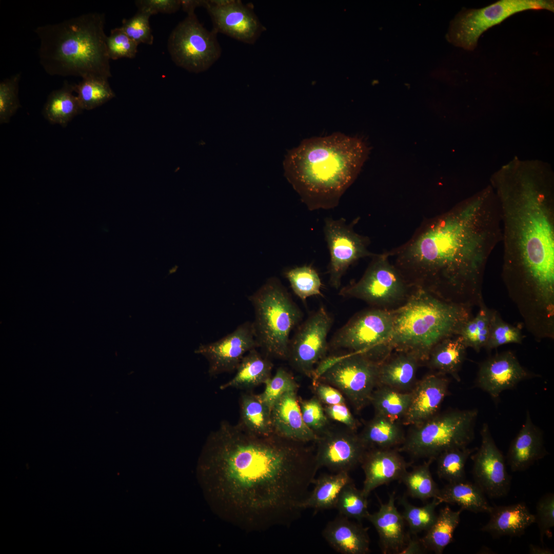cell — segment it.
<instances>
[{
	"instance_id": "cell-30",
	"label": "cell",
	"mask_w": 554,
	"mask_h": 554,
	"mask_svg": "<svg viewBox=\"0 0 554 554\" xmlns=\"http://www.w3.org/2000/svg\"><path fill=\"white\" fill-rule=\"evenodd\" d=\"M273 363L268 357L254 348L243 358L235 375L220 386V390L228 388L249 389L265 383L271 377Z\"/></svg>"
},
{
	"instance_id": "cell-14",
	"label": "cell",
	"mask_w": 554,
	"mask_h": 554,
	"mask_svg": "<svg viewBox=\"0 0 554 554\" xmlns=\"http://www.w3.org/2000/svg\"><path fill=\"white\" fill-rule=\"evenodd\" d=\"M332 323V316L321 307L298 327L290 340L287 359L296 371L313 377L315 366L329 349L327 337Z\"/></svg>"
},
{
	"instance_id": "cell-39",
	"label": "cell",
	"mask_w": 554,
	"mask_h": 554,
	"mask_svg": "<svg viewBox=\"0 0 554 554\" xmlns=\"http://www.w3.org/2000/svg\"><path fill=\"white\" fill-rule=\"evenodd\" d=\"M73 88L83 110L93 109L115 96L108 80L83 78L78 83L73 84Z\"/></svg>"
},
{
	"instance_id": "cell-25",
	"label": "cell",
	"mask_w": 554,
	"mask_h": 554,
	"mask_svg": "<svg viewBox=\"0 0 554 554\" xmlns=\"http://www.w3.org/2000/svg\"><path fill=\"white\" fill-rule=\"evenodd\" d=\"M543 432L532 422L528 411L525 421L512 441L507 455L512 471L525 470L546 454Z\"/></svg>"
},
{
	"instance_id": "cell-42",
	"label": "cell",
	"mask_w": 554,
	"mask_h": 554,
	"mask_svg": "<svg viewBox=\"0 0 554 554\" xmlns=\"http://www.w3.org/2000/svg\"><path fill=\"white\" fill-rule=\"evenodd\" d=\"M399 503L403 507L401 515L412 534L427 531L430 527L437 517L436 508L441 503L434 498L426 505L418 507L410 504L405 496L399 498Z\"/></svg>"
},
{
	"instance_id": "cell-19",
	"label": "cell",
	"mask_w": 554,
	"mask_h": 554,
	"mask_svg": "<svg viewBox=\"0 0 554 554\" xmlns=\"http://www.w3.org/2000/svg\"><path fill=\"white\" fill-rule=\"evenodd\" d=\"M258 348L252 322L246 321L233 331L213 342L201 344L195 353L208 363V373L215 376L236 370L243 358Z\"/></svg>"
},
{
	"instance_id": "cell-24",
	"label": "cell",
	"mask_w": 554,
	"mask_h": 554,
	"mask_svg": "<svg viewBox=\"0 0 554 554\" xmlns=\"http://www.w3.org/2000/svg\"><path fill=\"white\" fill-rule=\"evenodd\" d=\"M395 499L394 491L389 493L387 502H380L379 510L369 513L366 518L375 528L382 552L384 554H399L408 537L405 532V522L395 505Z\"/></svg>"
},
{
	"instance_id": "cell-28",
	"label": "cell",
	"mask_w": 554,
	"mask_h": 554,
	"mask_svg": "<svg viewBox=\"0 0 554 554\" xmlns=\"http://www.w3.org/2000/svg\"><path fill=\"white\" fill-rule=\"evenodd\" d=\"M490 518L481 531L494 536H520L535 523V516L524 503L492 507Z\"/></svg>"
},
{
	"instance_id": "cell-27",
	"label": "cell",
	"mask_w": 554,
	"mask_h": 554,
	"mask_svg": "<svg viewBox=\"0 0 554 554\" xmlns=\"http://www.w3.org/2000/svg\"><path fill=\"white\" fill-rule=\"evenodd\" d=\"M379 366L378 386L403 392L410 391L416 384L417 372L422 362L414 353L395 351Z\"/></svg>"
},
{
	"instance_id": "cell-15",
	"label": "cell",
	"mask_w": 554,
	"mask_h": 554,
	"mask_svg": "<svg viewBox=\"0 0 554 554\" xmlns=\"http://www.w3.org/2000/svg\"><path fill=\"white\" fill-rule=\"evenodd\" d=\"M353 225L343 218L328 217L324 221V234L330 253L329 282L336 289L350 265L361 258L375 255L367 248V238L355 232Z\"/></svg>"
},
{
	"instance_id": "cell-5",
	"label": "cell",
	"mask_w": 554,
	"mask_h": 554,
	"mask_svg": "<svg viewBox=\"0 0 554 554\" xmlns=\"http://www.w3.org/2000/svg\"><path fill=\"white\" fill-rule=\"evenodd\" d=\"M105 14L89 13L37 27L41 65L50 75L108 80L111 76Z\"/></svg>"
},
{
	"instance_id": "cell-49",
	"label": "cell",
	"mask_w": 554,
	"mask_h": 554,
	"mask_svg": "<svg viewBox=\"0 0 554 554\" xmlns=\"http://www.w3.org/2000/svg\"><path fill=\"white\" fill-rule=\"evenodd\" d=\"M299 405L304 422L318 436L330 425L328 418L318 398L302 400Z\"/></svg>"
},
{
	"instance_id": "cell-52",
	"label": "cell",
	"mask_w": 554,
	"mask_h": 554,
	"mask_svg": "<svg viewBox=\"0 0 554 554\" xmlns=\"http://www.w3.org/2000/svg\"><path fill=\"white\" fill-rule=\"evenodd\" d=\"M324 408L328 418L338 422L349 429L356 431L358 423L346 403L326 405Z\"/></svg>"
},
{
	"instance_id": "cell-10",
	"label": "cell",
	"mask_w": 554,
	"mask_h": 554,
	"mask_svg": "<svg viewBox=\"0 0 554 554\" xmlns=\"http://www.w3.org/2000/svg\"><path fill=\"white\" fill-rule=\"evenodd\" d=\"M380 365L363 353L350 352L323 364L313 378L338 389L359 411L370 403L378 385Z\"/></svg>"
},
{
	"instance_id": "cell-34",
	"label": "cell",
	"mask_w": 554,
	"mask_h": 554,
	"mask_svg": "<svg viewBox=\"0 0 554 554\" xmlns=\"http://www.w3.org/2000/svg\"><path fill=\"white\" fill-rule=\"evenodd\" d=\"M73 84L65 81L58 89L48 95L43 109L44 117L51 124L66 126L74 116L83 111L76 95L73 94Z\"/></svg>"
},
{
	"instance_id": "cell-36",
	"label": "cell",
	"mask_w": 554,
	"mask_h": 554,
	"mask_svg": "<svg viewBox=\"0 0 554 554\" xmlns=\"http://www.w3.org/2000/svg\"><path fill=\"white\" fill-rule=\"evenodd\" d=\"M463 510L461 508L454 511L448 506L440 510L435 521L421 539L427 550L437 554L443 553L445 547L453 540V533L460 523V515Z\"/></svg>"
},
{
	"instance_id": "cell-8",
	"label": "cell",
	"mask_w": 554,
	"mask_h": 554,
	"mask_svg": "<svg viewBox=\"0 0 554 554\" xmlns=\"http://www.w3.org/2000/svg\"><path fill=\"white\" fill-rule=\"evenodd\" d=\"M476 409L452 410L437 414L412 428L399 448L416 458L435 460L442 452L467 447L474 438Z\"/></svg>"
},
{
	"instance_id": "cell-32",
	"label": "cell",
	"mask_w": 554,
	"mask_h": 554,
	"mask_svg": "<svg viewBox=\"0 0 554 554\" xmlns=\"http://www.w3.org/2000/svg\"><path fill=\"white\" fill-rule=\"evenodd\" d=\"M349 472L324 474L314 479L312 491L302 504V508L315 511L334 508L338 496L347 484L352 482Z\"/></svg>"
},
{
	"instance_id": "cell-13",
	"label": "cell",
	"mask_w": 554,
	"mask_h": 554,
	"mask_svg": "<svg viewBox=\"0 0 554 554\" xmlns=\"http://www.w3.org/2000/svg\"><path fill=\"white\" fill-rule=\"evenodd\" d=\"M213 29L209 31L194 12L180 22L171 32L167 48L174 63L195 73L206 71L221 57L222 48Z\"/></svg>"
},
{
	"instance_id": "cell-44",
	"label": "cell",
	"mask_w": 554,
	"mask_h": 554,
	"mask_svg": "<svg viewBox=\"0 0 554 554\" xmlns=\"http://www.w3.org/2000/svg\"><path fill=\"white\" fill-rule=\"evenodd\" d=\"M523 339L520 328L504 321L498 312L492 310L486 349L491 350L510 343L521 344Z\"/></svg>"
},
{
	"instance_id": "cell-18",
	"label": "cell",
	"mask_w": 554,
	"mask_h": 554,
	"mask_svg": "<svg viewBox=\"0 0 554 554\" xmlns=\"http://www.w3.org/2000/svg\"><path fill=\"white\" fill-rule=\"evenodd\" d=\"M480 434V446L471 456L475 483L491 498L505 496L510 488V478L504 457L497 446L487 423L483 424Z\"/></svg>"
},
{
	"instance_id": "cell-22",
	"label": "cell",
	"mask_w": 554,
	"mask_h": 554,
	"mask_svg": "<svg viewBox=\"0 0 554 554\" xmlns=\"http://www.w3.org/2000/svg\"><path fill=\"white\" fill-rule=\"evenodd\" d=\"M361 465L365 475L362 491L366 497L378 487L400 480L408 467L399 450L392 448L368 449Z\"/></svg>"
},
{
	"instance_id": "cell-17",
	"label": "cell",
	"mask_w": 554,
	"mask_h": 554,
	"mask_svg": "<svg viewBox=\"0 0 554 554\" xmlns=\"http://www.w3.org/2000/svg\"><path fill=\"white\" fill-rule=\"evenodd\" d=\"M315 457L319 468L348 472L361 464L368 448L359 434L344 427L329 425L318 435Z\"/></svg>"
},
{
	"instance_id": "cell-1",
	"label": "cell",
	"mask_w": 554,
	"mask_h": 554,
	"mask_svg": "<svg viewBox=\"0 0 554 554\" xmlns=\"http://www.w3.org/2000/svg\"><path fill=\"white\" fill-rule=\"evenodd\" d=\"M203 465L212 502L263 527L300 518L319 469L308 443L256 434L225 421L208 438Z\"/></svg>"
},
{
	"instance_id": "cell-21",
	"label": "cell",
	"mask_w": 554,
	"mask_h": 554,
	"mask_svg": "<svg viewBox=\"0 0 554 554\" xmlns=\"http://www.w3.org/2000/svg\"><path fill=\"white\" fill-rule=\"evenodd\" d=\"M449 384L444 375L437 373L416 383L411 390L410 403L403 423L414 426L435 416L448 394Z\"/></svg>"
},
{
	"instance_id": "cell-45",
	"label": "cell",
	"mask_w": 554,
	"mask_h": 554,
	"mask_svg": "<svg viewBox=\"0 0 554 554\" xmlns=\"http://www.w3.org/2000/svg\"><path fill=\"white\" fill-rule=\"evenodd\" d=\"M265 388L259 395L271 409L274 403L285 393L297 391L299 385L293 375L285 369L279 368L274 376L265 383Z\"/></svg>"
},
{
	"instance_id": "cell-12",
	"label": "cell",
	"mask_w": 554,
	"mask_h": 554,
	"mask_svg": "<svg viewBox=\"0 0 554 554\" xmlns=\"http://www.w3.org/2000/svg\"><path fill=\"white\" fill-rule=\"evenodd\" d=\"M529 10L553 12L554 2L547 0H501L480 9L460 11L450 23L446 38L456 46L473 50L480 36L515 13Z\"/></svg>"
},
{
	"instance_id": "cell-9",
	"label": "cell",
	"mask_w": 554,
	"mask_h": 554,
	"mask_svg": "<svg viewBox=\"0 0 554 554\" xmlns=\"http://www.w3.org/2000/svg\"><path fill=\"white\" fill-rule=\"evenodd\" d=\"M392 327V309H365L335 332L329 348L363 353L381 364L393 352L388 345Z\"/></svg>"
},
{
	"instance_id": "cell-4",
	"label": "cell",
	"mask_w": 554,
	"mask_h": 554,
	"mask_svg": "<svg viewBox=\"0 0 554 554\" xmlns=\"http://www.w3.org/2000/svg\"><path fill=\"white\" fill-rule=\"evenodd\" d=\"M369 151L363 139L340 132L306 138L286 155L284 174L309 210L333 209L357 178Z\"/></svg>"
},
{
	"instance_id": "cell-31",
	"label": "cell",
	"mask_w": 554,
	"mask_h": 554,
	"mask_svg": "<svg viewBox=\"0 0 554 554\" xmlns=\"http://www.w3.org/2000/svg\"><path fill=\"white\" fill-rule=\"evenodd\" d=\"M440 502L456 504L463 510L489 513L492 508L485 493L475 483L466 480L448 483L440 489L437 497Z\"/></svg>"
},
{
	"instance_id": "cell-43",
	"label": "cell",
	"mask_w": 554,
	"mask_h": 554,
	"mask_svg": "<svg viewBox=\"0 0 554 554\" xmlns=\"http://www.w3.org/2000/svg\"><path fill=\"white\" fill-rule=\"evenodd\" d=\"M340 515L361 521L369 513L368 501L362 490L353 482L347 484L340 492L335 505Z\"/></svg>"
},
{
	"instance_id": "cell-50",
	"label": "cell",
	"mask_w": 554,
	"mask_h": 554,
	"mask_svg": "<svg viewBox=\"0 0 554 554\" xmlns=\"http://www.w3.org/2000/svg\"><path fill=\"white\" fill-rule=\"evenodd\" d=\"M535 522L540 530L541 539L544 536H551V528L554 526V495L548 493L542 496L536 504Z\"/></svg>"
},
{
	"instance_id": "cell-16",
	"label": "cell",
	"mask_w": 554,
	"mask_h": 554,
	"mask_svg": "<svg viewBox=\"0 0 554 554\" xmlns=\"http://www.w3.org/2000/svg\"><path fill=\"white\" fill-rule=\"evenodd\" d=\"M208 12L215 32L245 44H254L265 28L251 4L240 0H199Z\"/></svg>"
},
{
	"instance_id": "cell-54",
	"label": "cell",
	"mask_w": 554,
	"mask_h": 554,
	"mask_svg": "<svg viewBox=\"0 0 554 554\" xmlns=\"http://www.w3.org/2000/svg\"><path fill=\"white\" fill-rule=\"evenodd\" d=\"M426 549L421 539L410 538L409 536L406 544L399 554H414L423 553Z\"/></svg>"
},
{
	"instance_id": "cell-41",
	"label": "cell",
	"mask_w": 554,
	"mask_h": 554,
	"mask_svg": "<svg viewBox=\"0 0 554 554\" xmlns=\"http://www.w3.org/2000/svg\"><path fill=\"white\" fill-rule=\"evenodd\" d=\"M284 274L294 293L303 302L310 296L322 295L321 279L312 267H293L286 271Z\"/></svg>"
},
{
	"instance_id": "cell-37",
	"label": "cell",
	"mask_w": 554,
	"mask_h": 554,
	"mask_svg": "<svg viewBox=\"0 0 554 554\" xmlns=\"http://www.w3.org/2000/svg\"><path fill=\"white\" fill-rule=\"evenodd\" d=\"M411 392H403L385 386H378L370 399L375 412L392 421L403 419L410 405Z\"/></svg>"
},
{
	"instance_id": "cell-29",
	"label": "cell",
	"mask_w": 554,
	"mask_h": 554,
	"mask_svg": "<svg viewBox=\"0 0 554 554\" xmlns=\"http://www.w3.org/2000/svg\"><path fill=\"white\" fill-rule=\"evenodd\" d=\"M467 348L460 335L449 337L433 347L425 363L436 373L449 374L460 382L459 372L466 358Z\"/></svg>"
},
{
	"instance_id": "cell-47",
	"label": "cell",
	"mask_w": 554,
	"mask_h": 554,
	"mask_svg": "<svg viewBox=\"0 0 554 554\" xmlns=\"http://www.w3.org/2000/svg\"><path fill=\"white\" fill-rule=\"evenodd\" d=\"M151 16L148 12L138 10L132 17L124 19L120 28L137 44L152 45L154 38L149 23Z\"/></svg>"
},
{
	"instance_id": "cell-20",
	"label": "cell",
	"mask_w": 554,
	"mask_h": 554,
	"mask_svg": "<svg viewBox=\"0 0 554 554\" xmlns=\"http://www.w3.org/2000/svg\"><path fill=\"white\" fill-rule=\"evenodd\" d=\"M532 376L512 352L505 351L491 356L480 364L476 384L497 400L502 391L515 388L519 383Z\"/></svg>"
},
{
	"instance_id": "cell-23",
	"label": "cell",
	"mask_w": 554,
	"mask_h": 554,
	"mask_svg": "<svg viewBox=\"0 0 554 554\" xmlns=\"http://www.w3.org/2000/svg\"><path fill=\"white\" fill-rule=\"evenodd\" d=\"M273 432L288 439L304 443L315 442L318 436L304 422L296 391L282 395L271 409Z\"/></svg>"
},
{
	"instance_id": "cell-55",
	"label": "cell",
	"mask_w": 554,
	"mask_h": 554,
	"mask_svg": "<svg viewBox=\"0 0 554 554\" xmlns=\"http://www.w3.org/2000/svg\"><path fill=\"white\" fill-rule=\"evenodd\" d=\"M529 551L530 553L534 554H551L553 553L552 549L548 548L540 547L533 544L529 545Z\"/></svg>"
},
{
	"instance_id": "cell-40",
	"label": "cell",
	"mask_w": 554,
	"mask_h": 554,
	"mask_svg": "<svg viewBox=\"0 0 554 554\" xmlns=\"http://www.w3.org/2000/svg\"><path fill=\"white\" fill-rule=\"evenodd\" d=\"M477 449L467 447L454 448L441 453L437 457V474L448 483L465 480V464Z\"/></svg>"
},
{
	"instance_id": "cell-33",
	"label": "cell",
	"mask_w": 554,
	"mask_h": 554,
	"mask_svg": "<svg viewBox=\"0 0 554 554\" xmlns=\"http://www.w3.org/2000/svg\"><path fill=\"white\" fill-rule=\"evenodd\" d=\"M368 449L392 448L402 445L405 436L399 422L375 414L359 434Z\"/></svg>"
},
{
	"instance_id": "cell-2",
	"label": "cell",
	"mask_w": 554,
	"mask_h": 554,
	"mask_svg": "<svg viewBox=\"0 0 554 554\" xmlns=\"http://www.w3.org/2000/svg\"><path fill=\"white\" fill-rule=\"evenodd\" d=\"M500 209L491 187L422 225L395 252L407 284L470 308L483 301L489 258L501 241Z\"/></svg>"
},
{
	"instance_id": "cell-26",
	"label": "cell",
	"mask_w": 554,
	"mask_h": 554,
	"mask_svg": "<svg viewBox=\"0 0 554 554\" xmlns=\"http://www.w3.org/2000/svg\"><path fill=\"white\" fill-rule=\"evenodd\" d=\"M322 536L329 545L342 554H366L369 552L368 528L339 515L323 529Z\"/></svg>"
},
{
	"instance_id": "cell-48",
	"label": "cell",
	"mask_w": 554,
	"mask_h": 554,
	"mask_svg": "<svg viewBox=\"0 0 554 554\" xmlns=\"http://www.w3.org/2000/svg\"><path fill=\"white\" fill-rule=\"evenodd\" d=\"M106 45L109 58L113 60L134 58L138 46L120 27L111 30L110 35L107 37Z\"/></svg>"
},
{
	"instance_id": "cell-7",
	"label": "cell",
	"mask_w": 554,
	"mask_h": 554,
	"mask_svg": "<svg viewBox=\"0 0 554 554\" xmlns=\"http://www.w3.org/2000/svg\"><path fill=\"white\" fill-rule=\"evenodd\" d=\"M258 348L268 358L287 360L290 334L303 313L280 281L271 278L249 296Z\"/></svg>"
},
{
	"instance_id": "cell-3",
	"label": "cell",
	"mask_w": 554,
	"mask_h": 554,
	"mask_svg": "<svg viewBox=\"0 0 554 554\" xmlns=\"http://www.w3.org/2000/svg\"><path fill=\"white\" fill-rule=\"evenodd\" d=\"M503 246L502 278L522 317L554 313V195L551 175L504 171L492 180Z\"/></svg>"
},
{
	"instance_id": "cell-38",
	"label": "cell",
	"mask_w": 554,
	"mask_h": 554,
	"mask_svg": "<svg viewBox=\"0 0 554 554\" xmlns=\"http://www.w3.org/2000/svg\"><path fill=\"white\" fill-rule=\"evenodd\" d=\"M433 459H428L421 465L415 466L412 470L405 472L400 481L405 485L411 497L426 501L437 498L440 489L434 481L430 471Z\"/></svg>"
},
{
	"instance_id": "cell-6",
	"label": "cell",
	"mask_w": 554,
	"mask_h": 554,
	"mask_svg": "<svg viewBox=\"0 0 554 554\" xmlns=\"http://www.w3.org/2000/svg\"><path fill=\"white\" fill-rule=\"evenodd\" d=\"M411 288L406 301L392 309L393 327L388 345L392 351L414 353L423 363L437 344L458 334L472 316L470 307L422 288Z\"/></svg>"
},
{
	"instance_id": "cell-11",
	"label": "cell",
	"mask_w": 554,
	"mask_h": 554,
	"mask_svg": "<svg viewBox=\"0 0 554 554\" xmlns=\"http://www.w3.org/2000/svg\"><path fill=\"white\" fill-rule=\"evenodd\" d=\"M388 253L375 254L361 278L344 287L339 294L361 300L373 307L393 309L403 304L411 291Z\"/></svg>"
},
{
	"instance_id": "cell-53",
	"label": "cell",
	"mask_w": 554,
	"mask_h": 554,
	"mask_svg": "<svg viewBox=\"0 0 554 554\" xmlns=\"http://www.w3.org/2000/svg\"><path fill=\"white\" fill-rule=\"evenodd\" d=\"M314 389L317 398L326 405H331L346 403L343 394L337 388L332 386L315 381Z\"/></svg>"
},
{
	"instance_id": "cell-46",
	"label": "cell",
	"mask_w": 554,
	"mask_h": 554,
	"mask_svg": "<svg viewBox=\"0 0 554 554\" xmlns=\"http://www.w3.org/2000/svg\"><path fill=\"white\" fill-rule=\"evenodd\" d=\"M21 73H17L1 81L0 123H7L21 107L18 98Z\"/></svg>"
},
{
	"instance_id": "cell-51",
	"label": "cell",
	"mask_w": 554,
	"mask_h": 554,
	"mask_svg": "<svg viewBox=\"0 0 554 554\" xmlns=\"http://www.w3.org/2000/svg\"><path fill=\"white\" fill-rule=\"evenodd\" d=\"M134 2L138 10L151 15L158 13H173L181 7V0H137Z\"/></svg>"
},
{
	"instance_id": "cell-35",
	"label": "cell",
	"mask_w": 554,
	"mask_h": 554,
	"mask_svg": "<svg viewBox=\"0 0 554 554\" xmlns=\"http://www.w3.org/2000/svg\"><path fill=\"white\" fill-rule=\"evenodd\" d=\"M240 413L239 423L249 431L262 436L274 433L271 409L261 400L259 394L243 393L240 399Z\"/></svg>"
}]
</instances>
